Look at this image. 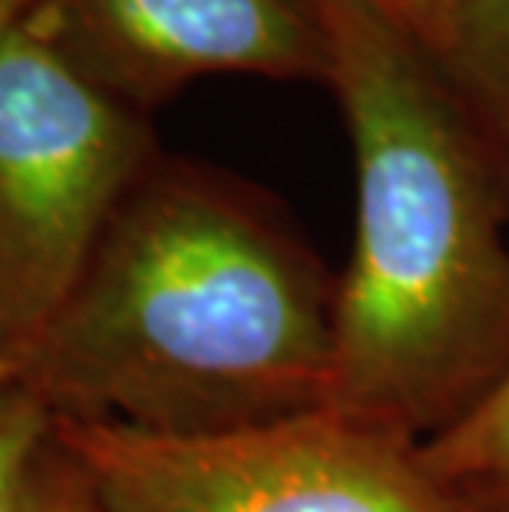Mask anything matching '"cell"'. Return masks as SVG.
<instances>
[{"label":"cell","instance_id":"cell-1","mask_svg":"<svg viewBox=\"0 0 509 512\" xmlns=\"http://www.w3.org/2000/svg\"><path fill=\"white\" fill-rule=\"evenodd\" d=\"M338 275L275 195L199 159L159 156L14 387L50 420L219 437L328 403Z\"/></svg>","mask_w":509,"mask_h":512},{"label":"cell","instance_id":"cell-2","mask_svg":"<svg viewBox=\"0 0 509 512\" xmlns=\"http://www.w3.org/2000/svg\"><path fill=\"white\" fill-rule=\"evenodd\" d=\"M314 7L357 176L324 407L427 443L509 370V212L430 53L354 0Z\"/></svg>","mask_w":509,"mask_h":512},{"label":"cell","instance_id":"cell-3","mask_svg":"<svg viewBox=\"0 0 509 512\" xmlns=\"http://www.w3.org/2000/svg\"><path fill=\"white\" fill-rule=\"evenodd\" d=\"M156 156L149 116L73 73L24 17L0 30V361L37 344Z\"/></svg>","mask_w":509,"mask_h":512},{"label":"cell","instance_id":"cell-4","mask_svg":"<svg viewBox=\"0 0 509 512\" xmlns=\"http://www.w3.org/2000/svg\"><path fill=\"white\" fill-rule=\"evenodd\" d=\"M96 512H470L420 440L328 407L219 437L50 420Z\"/></svg>","mask_w":509,"mask_h":512},{"label":"cell","instance_id":"cell-5","mask_svg":"<svg viewBox=\"0 0 509 512\" xmlns=\"http://www.w3.org/2000/svg\"><path fill=\"white\" fill-rule=\"evenodd\" d=\"M20 17L73 73L143 116L215 73L331 76L314 0H30Z\"/></svg>","mask_w":509,"mask_h":512},{"label":"cell","instance_id":"cell-6","mask_svg":"<svg viewBox=\"0 0 509 512\" xmlns=\"http://www.w3.org/2000/svg\"><path fill=\"white\" fill-rule=\"evenodd\" d=\"M430 60L483 146L509 212V0H457Z\"/></svg>","mask_w":509,"mask_h":512},{"label":"cell","instance_id":"cell-7","mask_svg":"<svg viewBox=\"0 0 509 512\" xmlns=\"http://www.w3.org/2000/svg\"><path fill=\"white\" fill-rule=\"evenodd\" d=\"M424 450L470 512H509V370L467 417L427 440Z\"/></svg>","mask_w":509,"mask_h":512},{"label":"cell","instance_id":"cell-8","mask_svg":"<svg viewBox=\"0 0 509 512\" xmlns=\"http://www.w3.org/2000/svg\"><path fill=\"white\" fill-rule=\"evenodd\" d=\"M10 512H96L90 479L53 427L37 446Z\"/></svg>","mask_w":509,"mask_h":512},{"label":"cell","instance_id":"cell-9","mask_svg":"<svg viewBox=\"0 0 509 512\" xmlns=\"http://www.w3.org/2000/svg\"><path fill=\"white\" fill-rule=\"evenodd\" d=\"M50 430V417L24 390L10 387L0 397V512L14 509L17 489Z\"/></svg>","mask_w":509,"mask_h":512},{"label":"cell","instance_id":"cell-10","mask_svg":"<svg viewBox=\"0 0 509 512\" xmlns=\"http://www.w3.org/2000/svg\"><path fill=\"white\" fill-rule=\"evenodd\" d=\"M354 4L374 10L387 24L404 30L427 53L440 50L443 37H447L450 17L457 10V0H354Z\"/></svg>","mask_w":509,"mask_h":512},{"label":"cell","instance_id":"cell-11","mask_svg":"<svg viewBox=\"0 0 509 512\" xmlns=\"http://www.w3.org/2000/svg\"><path fill=\"white\" fill-rule=\"evenodd\" d=\"M30 0H0V20H14L17 14H24V7Z\"/></svg>","mask_w":509,"mask_h":512},{"label":"cell","instance_id":"cell-12","mask_svg":"<svg viewBox=\"0 0 509 512\" xmlns=\"http://www.w3.org/2000/svg\"><path fill=\"white\" fill-rule=\"evenodd\" d=\"M10 387H14V367L7 361H0V397H4Z\"/></svg>","mask_w":509,"mask_h":512}]
</instances>
